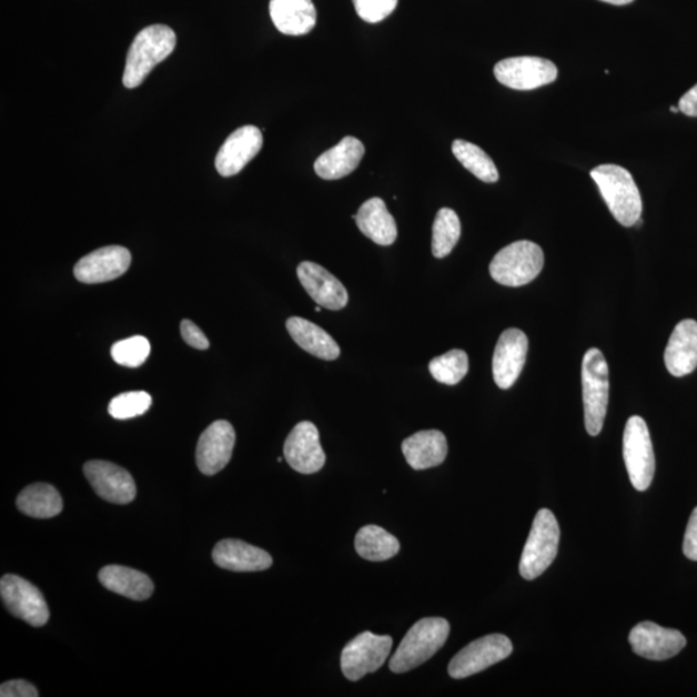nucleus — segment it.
Returning a JSON list of instances; mask_svg holds the SVG:
<instances>
[{
	"instance_id": "f257e3e1",
	"label": "nucleus",
	"mask_w": 697,
	"mask_h": 697,
	"mask_svg": "<svg viewBox=\"0 0 697 697\" xmlns=\"http://www.w3.org/2000/svg\"><path fill=\"white\" fill-rule=\"evenodd\" d=\"M176 34L170 27L152 26L142 29L127 54L123 73L125 89H137L144 83L153 69L174 51Z\"/></svg>"
},
{
	"instance_id": "f03ea898",
	"label": "nucleus",
	"mask_w": 697,
	"mask_h": 697,
	"mask_svg": "<svg viewBox=\"0 0 697 697\" xmlns=\"http://www.w3.org/2000/svg\"><path fill=\"white\" fill-rule=\"evenodd\" d=\"M617 223L635 226L642 215L639 189L629 171L616 164H602L590 172Z\"/></svg>"
},
{
	"instance_id": "7ed1b4c3",
	"label": "nucleus",
	"mask_w": 697,
	"mask_h": 697,
	"mask_svg": "<svg viewBox=\"0 0 697 697\" xmlns=\"http://www.w3.org/2000/svg\"><path fill=\"white\" fill-rule=\"evenodd\" d=\"M449 624L442 617H425L412 627L393 655L390 668L393 673H406L430 660L445 646Z\"/></svg>"
},
{
	"instance_id": "20e7f679",
	"label": "nucleus",
	"mask_w": 697,
	"mask_h": 697,
	"mask_svg": "<svg viewBox=\"0 0 697 697\" xmlns=\"http://www.w3.org/2000/svg\"><path fill=\"white\" fill-rule=\"evenodd\" d=\"M609 371L604 353L593 347L582 366L585 430L596 437L604 430L609 397Z\"/></svg>"
},
{
	"instance_id": "39448f33",
	"label": "nucleus",
	"mask_w": 697,
	"mask_h": 697,
	"mask_svg": "<svg viewBox=\"0 0 697 697\" xmlns=\"http://www.w3.org/2000/svg\"><path fill=\"white\" fill-rule=\"evenodd\" d=\"M543 267L544 252L541 245L518 241L496 253L489 264V274L503 286L521 287L536 280Z\"/></svg>"
},
{
	"instance_id": "423d86ee",
	"label": "nucleus",
	"mask_w": 697,
	"mask_h": 697,
	"mask_svg": "<svg viewBox=\"0 0 697 697\" xmlns=\"http://www.w3.org/2000/svg\"><path fill=\"white\" fill-rule=\"evenodd\" d=\"M559 525L549 509L538 511L523 549L519 573L523 579L534 580L553 564L558 553Z\"/></svg>"
},
{
	"instance_id": "0eeeda50",
	"label": "nucleus",
	"mask_w": 697,
	"mask_h": 697,
	"mask_svg": "<svg viewBox=\"0 0 697 697\" xmlns=\"http://www.w3.org/2000/svg\"><path fill=\"white\" fill-rule=\"evenodd\" d=\"M623 456L633 487L646 491L655 475V454L647 424L639 416H632L625 425Z\"/></svg>"
},
{
	"instance_id": "6e6552de",
	"label": "nucleus",
	"mask_w": 697,
	"mask_h": 697,
	"mask_svg": "<svg viewBox=\"0 0 697 697\" xmlns=\"http://www.w3.org/2000/svg\"><path fill=\"white\" fill-rule=\"evenodd\" d=\"M392 646L393 638L390 636H376L371 632H364L356 636L343 649L342 670L344 676L355 683L368 673L378 670L390 657Z\"/></svg>"
},
{
	"instance_id": "1a4fd4ad",
	"label": "nucleus",
	"mask_w": 697,
	"mask_h": 697,
	"mask_svg": "<svg viewBox=\"0 0 697 697\" xmlns=\"http://www.w3.org/2000/svg\"><path fill=\"white\" fill-rule=\"evenodd\" d=\"M513 653V645L504 635H489L472 642L456 654L448 665V675L463 679L477 675L503 661Z\"/></svg>"
},
{
	"instance_id": "9d476101",
	"label": "nucleus",
	"mask_w": 697,
	"mask_h": 697,
	"mask_svg": "<svg viewBox=\"0 0 697 697\" xmlns=\"http://www.w3.org/2000/svg\"><path fill=\"white\" fill-rule=\"evenodd\" d=\"M0 596L8 612L31 627H43L50 619L42 592L20 576L4 575L0 580Z\"/></svg>"
},
{
	"instance_id": "9b49d317",
	"label": "nucleus",
	"mask_w": 697,
	"mask_h": 697,
	"mask_svg": "<svg viewBox=\"0 0 697 697\" xmlns=\"http://www.w3.org/2000/svg\"><path fill=\"white\" fill-rule=\"evenodd\" d=\"M494 74L498 82L512 90L531 91L556 81L558 69L549 60L521 57L497 62Z\"/></svg>"
},
{
	"instance_id": "f8f14e48",
	"label": "nucleus",
	"mask_w": 697,
	"mask_h": 697,
	"mask_svg": "<svg viewBox=\"0 0 697 697\" xmlns=\"http://www.w3.org/2000/svg\"><path fill=\"white\" fill-rule=\"evenodd\" d=\"M629 644L633 651L645 659L663 661L683 651L687 640L683 633L676 629H667L653 622H644L632 629Z\"/></svg>"
},
{
	"instance_id": "ddd939ff",
	"label": "nucleus",
	"mask_w": 697,
	"mask_h": 697,
	"mask_svg": "<svg viewBox=\"0 0 697 697\" xmlns=\"http://www.w3.org/2000/svg\"><path fill=\"white\" fill-rule=\"evenodd\" d=\"M84 475L94 493L109 503L125 505L137 497V483L122 466L104 461H91L84 465Z\"/></svg>"
},
{
	"instance_id": "4468645a",
	"label": "nucleus",
	"mask_w": 697,
	"mask_h": 697,
	"mask_svg": "<svg viewBox=\"0 0 697 697\" xmlns=\"http://www.w3.org/2000/svg\"><path fill=\"white\" fill-rule=\"evenodd\" d=\"M283 454L292 469L301 474L320 472L326 463L320 432L311 422H301L293 427L284 442Z\"/></svg>"
},
{
	"instance_id": "2eb2a0df",
	"label": "nucleus",
	"mask_w": 697,
	"mask_h": 697,
	"mask_svg": "<svg viewBox=\"0 0 697 697\" xmlns=\"http://www.w3.org/2000/svg\"><path fill=\"white\" fill-rule=\"evenodd\" d=\"M235 431L231 423L218 420L205 430L196 446V465L204 475H215L231 462Z\"/></svg>"
},
{
	"instance_id": "dca6fc26",
	"label": "nucleus",
	"mask_w": 697,
	"mask_h": 697,
	"mask_svg": "<svg viewBox=\"0 0 697 697\" xmlns=\"http://www.w3.org/2000/svg\"><path fill=\"white\" fill-rule=\"evenodd\" d=\"M131 252L122 245H108L78 261L74 275L87 284L105 283L122 276L131 266Z\"/></svg>"
},
{
	"instance_id": "f3484780",
	"label": "nucleus",
	"mask_w": 697,
	"mask_h": 697,
	"mask_svg": "<svg viewBox=\"0 0 697 697\" xmlns=\"http://www.w3.org/2000/svg\"><path fill=\"white\" fill-rule=\"evenodd\" d=\"M527 352L528 339L525 332L518 329L503 332L498 339L493 360L494 380L501 390H509L516 384L523 367H525Z\"/></svg>"
},
{
	"instance_id": "a211bd4d",
	"label": "nucleus",
	"mask_w": 697,
	"mask_h": 697,
	"mask_svg": "<svg viewBox=\"0 0 697 697\" xmlns=\"http://www.w3.org/2000/svg\"><path fill=\"white\" fill-rule=\"evenodd\" d=\"M263 144V133L257 127H241L220 148L215 161L218 172L224 178L240 173L260 153Z\"/></svg>"
},
{
	"instance_id": "6ab92c4d",
	"label": "nucleus",
	"mask_w": 697,
	"mask_h": 697,
	"mask_svg": "<svg viewBox=\"0 0 697 697\" xmlns=\"http://www.w3.org/2000/svg\"><path fill=\"white\" fill-rule=\"evenodd\" d=\"M297 276L305 291L322 307L342 311L348 303L347 291L335 275L323 266L304 261L297 267Z\"/></svg>"
},
{
	"instance_id": "aec40b11",
	"label": "nucleus",
	"mask_w": 697,
	"mask_h": 697,
	"mask_svg": "<svg viewBox=\"0 0 697 697\" xmlns=\"http://www.w3.org/2000/svg\"><path fill=\"white\" fill-rule=\"evenodd\" d=\"M212 558L219 567L234 573L265 572L273 565L271 554L235 538L218 543Z\"/></svg>"
},
{
	"instance_id": "412c9836",
	"label": "nucleus",
	"mask_w": 697,
	"mask_h": 697,
	"mask_svg": "<svg viewBox=\"0 0 697 697\" xmlns=\"http://www.w3.org/2000/svg\"><path fill=\"white\" fill-rule=\"evenodd\" d=\"M665 366L669 374L684 377L693 374L697 367V322H679L670 335L664 353Z\"/></svg>"
},
{
	"instance_id": "4be33fe9",
	"label": "nucleus",
	"mask_w": 697,
	"mask_h": 697,
	"mask_svg": "<svg viewBox=\"0 0 697 697\" xmlns=\"http://www.w3.org/2000/svg\"><path fill=\"white\" fill-rule=\"evenodd\" d=\"M402 451L412 469H431L446 461L448 453L446 435L440 431L417 432L403 441Z\"/></svg>"
},
{
	"instance_id": "5701e85b",
	"label": "nucleus",
	"mask_w": 697,
	"mask_h": 697,
	"mask_svg": "<svg viewBox=\"0 0 697 697\" xmlns=\"http://www.w3.org/2000/svg\"><path fill=\"white\" fill-rule=\"evenodd\" d=\"M271 18L282 34L300 37L311 33L316 23L312 0H271Z\"/></svg>"
},
{
	"instance_id": "b1692460",
	"label": "nucleus",
	"mask_w": 697,
	"mask_h": 697,
	"mask_svg": "<svg viewBox=\"0 0 697 697\" xmlns=\"http://www.w3.org/2000/svg\"><path fill=\"white\" fill-rule=\"evenodd\" d=\"M364 152L366 150L358 139L344 138L315 161V173L323 180L343 179L358 168Z\"/></svg>"
},
{
	"instance_id": "393cba45",
	"label": "nucleus",
	"mask_w": 697,
	"mask_h": 697,
	"mask_svg": "<svg viewBox=\"0 0 697 697\" xmlns=\"http://www.w3.org/2000/svg\"><path fill=\"white\" fill-rule=\"evenodd\" d=\"M355 221L360 231L378 245H391L397 240V223L382 198H371L364 202Z\"/></svg>"
},
{
	"instance_id": "a878e982",
	"label": "nucleus",
	"mask_w": 697,
	"mask_h": 697,
	"mask_svg": "<svg viewBox=\"0 0 697 697\" xmlns=\"http://www.w3.org/2000/svg\"><path fill=\"white\" fill-rule=\"evenodd\" d=\"M289 334L305 352L324 361H335L340 356V346L326 331L311 321L291 316L286 323Z\"/></svg>"
},
{
	"instance_id": "bb28decb",
	"label": "nucleus",
	"mask_w": 697,
	"mask_h": 697,
	"mask_svg": "<svg viewBox=\"0 0 697 697\" xmlns=\"http://www.w3.org/2000/svg\"><path fill=\"white\" fill-rule=\"evenodd\" d=\"M99 580L110 592L132 600H145L153 596L154 584L150 577L124 566H107L99 573Z\"/></svg>"
},
{
	"instance_id": "cd10ccee",
	"label": "nucleus",
	"mask_w": 697,
	"mask_h": 697,
	"mask_svg": "<svg viewBox=\"0 0 697 697\" xmlns=\"http://www.w3.org/2000/svg\"><path fill=\"white\" fill-rule=\"evenodd\" d=\"M16 505L21 513L38 519L58 517L63 508L59 491L47 483H34L23 488Z\"/></svg>"
},
{
	"instance_id": "c85d7f7f",
	"label": "nucleus",
	"mask_w": 697,
	"mask_h": 697,
	"mask_svg": "<svg viewBox=\"0 0 697 697\" xmlns=\"http://www.w3.org/2000/svg\"><path fill=\"white\" fill-rule=\"evenodd\" d=\"M401 544L397 537L382 527L364 526L355 536V550L364 559L383 562L397 556Z\"/></svg>"
},
{
	"instance_id": "c756f323",
	"label": "nucleus",
	"mask_w": 697,
	"mask_h": 697,
	"mask_svg": "<svg viewBox=\"0 0 697 697\" xmlns=\"http://www.w3.org/2000/svg\"><path fill=\"white\" fill-rule=\"evenodd\" d=\"M453 153L464 168L483 182L493 184L498 180V171L493 160L479 147L469 141L455 140Z\"/></svg>"
},
{
	"instance_id": "7c9ffc66",
	"label": "nucleus",
	"mask_w": 697,
	"mask_h": 697,
	"mask_svg": "<svg viewBox=\"0 0 697 697\" xmlns=\"http://www.w3.org/2000/svg\"><path fill=\"white\" fill-rule=\"evenodd\" d=\"M462 235L461 219L451 209H442L433 225L432 251L437 259H445L455 249Z\"/></svg>"
},
{
	"instance_id": "2f4dec72",
	"label": "nucleus",
	"mask_w": 697,
	"mask_h": 697,
	"mask_svg": "<svg viewBox=\"0 0 697 697\" xmlns=\"http://www.w3.org/2000/svg\"><path fill=\"white\" fill-rule=\"evenodd\" d=\"M432 376L441 384L456 385L462 382L469 371V358L461 348H454L437 356L430 363Z\"/></svg>"
},
{
	"instance_id": "473e14b6",
	"label": "nucleus",
	"mask_w": 697,
	"mask_h": 697,
	"mask_svg": "<svg viewBox=\"0 0 697 697\" xmlns=\"http://www.w3.org/2000/svg\"><path fill=\"white\" fill-rule=\"evenodd\" d=\"M152 352L149 340L144 336H132L122 340L112 346V358L123 367L138 368L142 366Z\"/></svg>"
},
{
	"instance_id": "72a5a7b5",
	"label": "nucleus",
	"mask_w": 697,
	"mask_h": 697,
	"mask_svg": "<svg viewBox=\"0 0 697 697\" xmlns=\"http://www.w3.org/2000/svg\"><path fill=\"white\" fill-rule=\"evenodd\" d=\"M152 395L147 392H129L117 395L109 403V414L117 420L144 415L152 407Z\"/></svg>"
},
{
	"instance_id": "f704fd0d",
	"label": "nucleus",
	"mask_w": 697,
	"mask_h": 697,
	"mask_svg": "<svg viewBox=\"0 0 697 697\" xmlns=\"http://www.w3.org/2000/svg\"><path fill=\"white\" fill-rule=\"evenodd\" d=\"M355 12L363 21L382 22L394 12L398 0H353Z\"/></svg>"
},
{
	"instance_id": "c9c22d12",
	"label": "nucleus",
	"mask_w": 697,
	"mask_h": 697,
	"mask_svg": "<svg viewBox=\"0 0 697 697\" xmlns=\"http://www.w3.org/2000/svg\"><path fill=\"white\" fill-rule=\"evenodd\" d=\"M180 331L182 339H184L188 345L198 348V351H205V348L210 347L208 336L203 334V331L194 322L189 320L182 321Z\"/></svg>"
},
{
	"instance_id": "e433bc0d",
	"label": "nucleus",
	"mask_w": 697,
	"mask_h": 697,
	"mask_svg": "<svg viewBox=\"0 0 697 697\" xmlns=\"http://www.w3.org/2000/svg\"><path fill=\"white\" fill-rule=\"evenodd\" d=\"M0 696L2 697H38L37 688L29 684L28 680L16 679L0 686Z\"/></svg>"
},
{
	"instance_id": "4c0bfd02",
	"label": "nucleus",
	"mask_w": 697,
	"mask_h": 697,
	"mask_svg": "<svg viewBox=\"0 0 697 697\" xmlns=\"http://www.w3.org/2000/svg\"><path fill=\"white\" fill-rule=\"evenodd\" d=\"M684 553L688 559L697 560V506L686 528Z\"/></svg>"
},
{
	"instance_id": "58836bf2",
	"label": "nucleus",
	"mask_w": 697,
	"mask_h": 697,
	"mask_svg": "<svg viewBox=\"0 0 697 697\" xmlns=\"http://www.w3.org/2000/svg\"><path fill=\"white\" fill-rule=\"evenodd\" d=\"M679 112L688 117H697V84L679 100Z\"/></svg>"
},
{
	"instance_id": "ea45409f",
	"label": "nucleus",
	"mask_w": 697,
	"mask_h": 697,
	"mask_svg": "<svg viewBox=\"0 0 697 697\" xmlns=\"http://www.w3.org/2000/svg\"><path fill=\"white\" fill-rule=\"evenodd\" d=\"M602 2H606L614 6H625L633 2V0H602Z\"/></svg>"
},
{
	"instance_id": "a19ab883",
	"label": "nucleus",
	"mask_w": 697,
	"mask_h": 697,
	"mask_svg": "<svg viewBox=\"0 0 697 697\" xmlns=\"http://www.w3.org/2000/svg\"><path fill=\"white\" fill-rule=\"evenodd\" d=\"M670 112H671V113H678V112H679V108L671 107V108H670Z\"/></svg>"
},
{
	"instance_id": "79ce46f5",
	"label": "nucleus",
	"mask_w": 697,
	"mask_h": 697,
	"mask_svg": "<svg viewBox=\"0 0 697 697\" xmlns=\"http://www.w3.org/2000/svg\"><path fill=\"white\" fill-rule=\"evenodd\" d=\"M315 312H316V313H321V312H322V309H321V307H315Z\"/></svg>"
}]
</instances>
